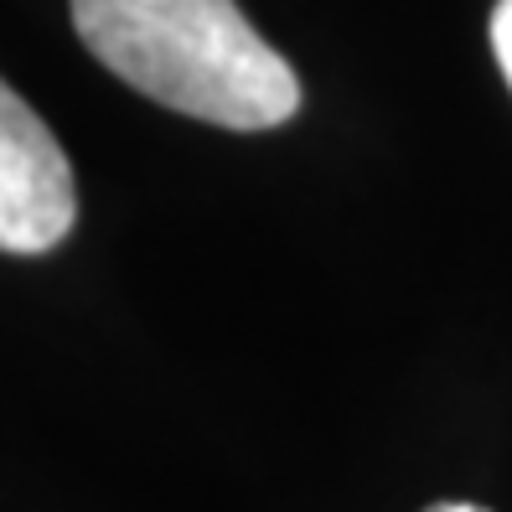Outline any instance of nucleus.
I'll return each instance as SVG.
<instances>
[{
	"instance_id": "f257e3e1",
	"label": "nucleus",
	"mask_w": 512,
	"mask_h": 512,
	"mask_svg": "<svg viewBox=\"0 0 512 512\" xmlns=\"http://www.w3.org/2000/svg\"><path fill=\"white\" fill-rule=\"evenodd\" d=\"M99 63L176 114L223 130H275L300 109V78L238 0H68Z\"/></svg>"
},
{
	"instance_id": "f03ea898",
	"label": "nucleus",
	"mask_w": 512,
	"mask_h": 512,
	"mask_svg": "<svg viewBox=\"0 0 512 512\" xmlns=\"http://www.w3.org/2000/svg\"><path fill=\"white\" fill-rule=\"evenodd\" d=\"M78 218L68 150L0 78V254H47Z\"/></svg>"
},
{
	"instance_id": "7ed1b4c3",
	"label": "nucleus",
	"mask_w": 512,
	"mask_h": 512,
	"mask_svg": "<svg viewBox=\"0 0 512 512\" xmlns=\"http://www.w3.org/2000/svg\"><path fill=\"white\" fill-rule=\"evenodd\" d=\"M492 52H497V68L512 83V0H497L492 11Z\"/></svg>"
},
{
	"instance_id": "20e7f679",
	"label": "nucleus",
	"mask_w": 512,
	"mask_h": 512,
	"mask_svg": "<svg viewBox=\"0 0 512 512\" xmlns=\"http://www.w3.org/2000/svg\"><path fill=\"white\" fill-rule=\"evenodd\" d=\"M425 512H487V507H476V502H430Z\"/></svg>"
}]
</instances>
